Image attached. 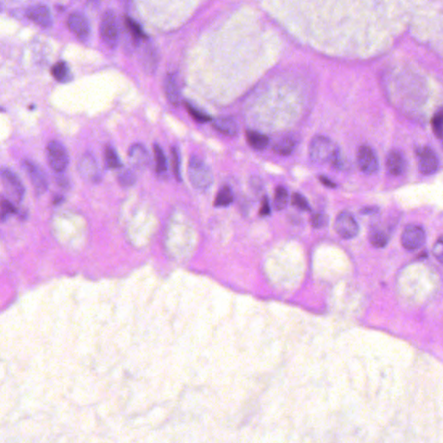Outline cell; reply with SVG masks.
Returning a JSON list of instances; mask_svg holds the SVG:
<instances>
[{
	"instance_id": "cell-17",
	"label": "cell",
	"mask_w": 443,
	"mask_h": 443,
	"mask_svg": "<svg viewBox=\"0 0 443 443\" xmlns=\"http://www.w3.org/2000/svg\"><path fill=\"white\" fill-rule=\"evenodd\" d=\"M214 128L228 136H236L239 132L237 123L231 118L222 117L213 121Z\"/></svg>"
},
{
	"instance_id": "cell-26",
	"label": "cell",
	"mask_w": 443,
	"mask_h": 443,
	"mask_svg": "<svg viewBox=\"0 0 443 443\" xmlns=\"http://www.w3.org/2000/svg\"><path fill=\"white\" fill-rule=\"evenodd\" d=\"M172 165H173V170H174V176L176 177L177 181L181 182V157H180V152L177 147L174 146L172 148Z\"/></svg>"
},
{
	"instance_id": "cell-35",
	"label": "cell",
	"mask_w": 443,
	"mask_h": 443,
	"mask_svg": "<svg viewBox=\"0 0 443 443\" xmlns=\"http://www.w3.org/2000/svg\"><path fill=\"white\" fill-rule=\"evenodd\" d=\"M259 213H260V216H262V217H266V216H269L270 214L269 202V199L266 197L263 198V200H262V206H261Z\"/></svg>"
},
{
	"instance_id": "cell-27",
	"label": "cell",
	"mask_w": 443,
	"mask_h": 443,
	"mask_svg": "<svg viewBox=\"0 0 443 443\" xmlns=\"http://www.w3.org/2000/svg\"><path fill=\"white\" fill-rule=\"evenodd\" d=\"M186 107L188 113H190V115L192 117V119L197 121V122L206 123V122H209V121H211V117L209 114L203 112L200 109L195 108L190 103H186Z\"/></svg>"
},
{
	"instance_id": "cell-29",
	"label": "cell",
	"mask_w": 443,
	"mask_h": 443,
	"mask_svg": "<svg viewBox=\"0 0 443 443\" xmlns=\"http://www.w3.org/2000/svg\"><path fill=\"white\" fill-rule=\"evenodd\" d=\"M0 206H1V213H0V219L2 221H4L9 215L11 214L16 213V208L13 205L12 201L6 198H2L0 201Z\"/></svg>"
},
{
	"instance_id": "cell-25",
	"label": "cell",
	"mask_w": 443,
	"mask_h": 443,
	"mask_svg": "<svg viewBox=\"0 0 443 443\" xmlns=\"http://www.w3.org/2000/svg\"><path fill=\"white\" fill-rule=\"evenodd\" d=\"M288 201V193L284 187L279 186L274 191V206L277 210H282L286 206Z\"/></svg>"
},
{
	"instance_id": "cell-2",
	"label": "cell",
	"mask_w": 443,
	"mask_h": 443,
	"mask_svg": "<svg viewBox=\"0 0 443 443\" xmlns=\"http://www.w3.org/2000/svg\"><path fill=\"white\" fill-rule=\"evenodd\" d=\"M190 181L195 189H209L213 183V175L209 165L197 156L190 158L188 165Z\"/></svg>"
},
{
	"instance_id": "cell-31",
	"label": "cell",
	"mask_w": 443,
	"mask_h": 443,
	"mask_svg": "<svg viewBox=\"0 0 443 443\" xmlns=\"http://www.w3.org/2000/svg\"><path fill=\"white\" fill-rule=\"evenodd\" d=\"M328 223V217L326 214L315 213L310 218V224L315 229H321Z\"/></svg>"
},
{
	"instance_id": "cell-6",
	"label": "cell",
	"mask_w": 443,
	"mask_h": 443,
	"mask_svg": "<svg viewBox=\"0 0 443 443\" xmlns=\"http://www.w3.org/2000/svg\"><path fill=\"white\" fill-rule=\"evenodd\" d=\"M100 31L103 42L110 48H114L119 41V27L116 16L113 12L108 11L104 13Z\"/></svg>"
},
{
	"instance_id": "cell-20",
	"label": "cell",
	"mask_w": 443,
	"mask_h": 443,
	"mask_svg": "<svg viewBox=\"0 0 443 443\" xmlns=\"http://www.w3.org/2000/svg\"><path fill=\"white\" fill-rule=\"evenodd\" d=\"M105 165L109 169H120L122 167V162L119 157L116 150L108 145L104 151Z\"/></svg>"
},
{
	"instance_id": "cell-11",
	"label": "cell",
	"mask_w": 443,
	"mask_h": 443,
	"mask_svg": "<svg viewBox=\"0 0 443 443\" xmlns=\"http://www.w3.org/2000/svg\"><path fill=\"white\" fill-rule=\"evenodd\" d=\"M78 170L81 177L87 181L98 183L101 180V172L95 158L90 153H85L78 163Z\"/></svg>"
},
{
	"instance_id": "cell-9",
	"label": "cell",
	"mask_w": 443,
	"mask_h": 443,
	"mask_svg": "<svg viewBox=\"0 0 443 443\" xmlns=\"http://www.w3.org/2000/svg\"><path fill=\"white\" fill-rule=\"evenodd\" d=\"M416 154L421 174L432 175L437 172L440 165L439 158L434 150L427 146H423L416 151Z\"/></svg>"
},
{
	"instance_id": "cell-7",
	"label": "cell",
	"mask_w": 443,
	"mask_h": 443,
	"mask_svg": "<svg viewBox=\"0 0 443 443\" xmlns=\"http://www.w3.org/2000/svg\"><path fill=\"white\" fill-rule=\"evenodd\" d=\"M426 235L421 226L408 225L403 230L401 242L405 250L413 251L420 249L425 243Z\"/></svg>"
},
{
	"instance_id": "cell-37",
	"label": "cell",
	"mask_w": 443,
	"mask_h": 443,
	"mask_svg": "<svg viewBox=\"0 0 443 443\" xmlns=\"http://www.w3.org/2000/svg\"><path fill=\"white\" fill-rule=\"evenodd\" d=\"M62 174L63 173H59V176L57 177V183H58V186L65 189V188L69 187V181H68L67 177Z\"/></svg>"
},
{
	"instance_id": "cell-22",
	"label": "cell",
	"mask_w": 443,
	"mask_h": 443,
	"mask_svg": "<svg viewBox=\"0 0 443 443\" xmlns=\"http://www.w3.org/2000/svg\"><path fill=\"white\" fill-rule=\"evenodd\" d=\"M232 202H233L232 190L229 186H223L219 190L214 204L217 207H225V206H230Z\"/></svg>"
},
{
	"instance_id": "cell-18",
	"label": "cell",
	"mask_w": 443,
	"mask_h": 443,
	"mask_svg": "<svg viewBox=\"0 0 443 443\" xmlns=\"http://www.w3.org/2000/svg\"><path fill=\"white\" fill-rule=\"evenodd\" d=\"M246 138L249 145L255 150H263L269 145V140L265 134L256 131H248Z\"/></svg>"
},
{
	"instance_id": "cell-10",
	"label": "cell",
	"mask_w": 443,
	"mask_h": 443,
	"mask_svg": "<svg viewBox=\"0 0 443 443\" xmlns=\"http://www.w3.org/2000/svg\"><path fill=\"white\" fill-rule=\"evenodd\" d=\"M357 161L359 169L367 175H372L379 171L378 158L369 145H362L359 147L357 153Z\"/></svg>"
},
{
	"instance_id": "cell-8",
	"label": "cell",
	"mask_w": 443,
	"mask_h": 443,
	"mask_svg": "<svg viewBox=\"0 0 443 443\" xmlns=\"http://www.w3.org/2000/svg\"><path fill=\"white\" fill-rule=\"evenodd\" d=\"M334 228L339 237L344 239H351L359 234V224L351 214L344 211L338 214L335 220Z\"/></svg>"
},
{
	"instance_id": "cell-15",
	"label": "cell",
	"mask_w": 443,
	"mask_h": 443,
	"mask_svg": "<svg viewBox=\"0 0 443 443\" xmlns=\"http://www.w3.org/2000/svg\"><path fill=\"white\" fill-rule=\"evenodd\" d=\"M386 167L391 175L400 176L407 168V162L402 153L394 150L390 152L387 156Z\"/></svg>"
},
{
	"instance_id": "cell-13",
	"label": "cell",
	"mask_w": 443,
	"mask_h": 443,
	"mask_svg": "<svg viewBox=\"0 0 443 443\" xmlns=\"http://www.w3.org/2000/svg\"><path fill=\"white\" fill-rule=\"evenodd\" d=\"M26 16L31 20L42 27H49L52 24V17L48 7L44 4H36L29 8Z\"/></svg>"
},
{
	"instance_id": "cell-30",
	"label": "cell",
	"mask_w": 443,
	"mask_h": 443,
	"mask_svg": "<svg viewBox=\"0 0 443 443\" xmlns=\"http://www.w3.org/2000/svg\"><path fill=\"white\" fill-rule=\"evenodd\" d=\"M443 111L440 109L437 113H435L432 119V127L435 136L438 139H442L443 136Z\"/></svg>"
},
{
	"instance_id": "cell-36",
	"label": "cell",
	"mask_w": 443,
	"mask_h": 443,
	"mask_svg": "<svg viewBox=\"0 0 443 443\" xmlns=\"http://www.w3.org/2000/svg\"><path fill=\"white\" fill-rule=\"evenodd\" d=\"M319 180L326 187H328V188H335L336 187V184H335L334 182L332 181L330 178L327 177V176L321 175L319 177Z\"/></svg>"
},
{
	"instance_id": "cell-3",
	"label": "cell",
	"mask_w": 443,
	"mask_h": 443,
	"mask_svg": "<svg viewBox=\"0 0 443 443\" xmlns=\"http://www.w3.org/2000/svg\"><path fill=\"white\" fill-rule=\"evenodd\" d=\"M48 165L57 174L63 173L69 163L68 151L59 141H50L46 148Z\"/></svg>"
},
{
	"instance_id": "cell-28",
	"label": "cell",
	"mask_w": 443,
	"mask_h": 443,
	"mask_svg": "<svg viewBox=\"0 0 443 443\" xmlns=\"http://www.w3.org/2000/svg\"><path fill=\"white\" fill-rule=\"evenodd\" d=\"M117 179H118V182H119V184L121 186L129 187V186H133L135 184L136 176H135L134 173L132 171H130V170H123V171H121L120 174H118Z\"/></svg>"
},
{
	"instance_id": "cell-32",
	"label": "cell",
	"mask_w": 443,
	"mask_h": 443,
	"mask_svg": "<svg viewBox=\"0 0 443 443\" xmlns=\"http://www.w3.org/2000/svg\"><path fill=\"white\" fill-rule=\"evenodd\" d=\"M292 204L299 210H305V211L311 210L308 202L301 194L294 193L292 197Z\"/></svg>"
},
{
	"instance_id": "cell-5",
	"label": "cell",
	"mask_w": 443,
	"mask_h": 443,
	"mask_svg": "<svg viewBox=\"0 0 443 443\" xmlns=\"http://www.w3.org/2000/svg\"><path fill=\"white\" fill-rule=\"evenodd\" d=\"M22 166L32 182V185L36 193L38 195L45 193L48 190V182L45 171L36 163L30 159L24 160Z\"/></svg>"
},
{
	"instance_id": "cell-19",
	"label": "cell",
	"mask_w": 443,
	"mask_h": 443,
	"mask_svg": "<svg viewBox=\"0 0 443 443\" xmlns=\"http://www.w3.org/2000/svg\"><path fill=\"white\" fill-rule=\"evenodd\" d=\"M296 146L295 139L291 136L282 138L281 141H278L274 146V151L280 155H289L293 153Z\"/></svg>"
},
{
	"instance_id": "cell-14",
	"label": "cell",
	"mask_w": 443,
	"mask_h": 443,
	"mask_svg": "<svg viewBox=\"0 0 443 443\" xmlns=\"http://www.w3.org/2000/svg\"><path fill=\"white\" fill-rule=\"evenodd\" d=\"M128 159L134 168L144 169L149 163V154L144 145L137 143L130 147Z\"/></svg>"
},
{
	"instance_id": "cell-33",
	"label": "cell",
	"mask_w": 443,
	"mask_h": 443,
	"mask_svg": "<svg viewBox=\"0 0 443 443\" xmlns=\"http://www.w3.org/2000/svg\"><path fill=\"white\" fill-rule=\"evenodd\" d=\"M126 24H127V26L129 29L130 32L132 33L133 36H135L136 38H143L145 36V33L141 28V25L138 24L136 21L133 20L130 17H127L126 19Z\"/></svg>"
},
{
	"instance_id": "cell-38",
	"label": "cell",
	"mask_w": 443,
	"mask_h": 443,
	"mask_svg": "<svg viewBox=\"0 0 443 443\" xmlns=\"http://www.w3.org/2000/svg\"><path fill=\"white\" fill-rule=\"evenodd\" d=\"M378 211H379V209L377 207L371 206V207L363 208L362 210H360L359 211V213L363 214V215H371V214L376 213Z\"/></svg>"
},
{
	"instance_id": "cell-34",
	"label": "cell",
	"mask_w": 443,
	"mask_h": 443,
	"mask_svg": "<svg viewBox=\"0 0 443 443\" xmlns=\"http://www.w3.org/2000/svg\"><path fill=\"white\" fill-rule=\"evenodd\" d=\"M433 253H434V255H435V257L438 259V261H439L440 262H443V238L440 237L439 239H438V241L435 243V246H434V249H433Z\"/></svg>"
},
{
	"instance_id": "cell-12",
	"label": "cell",
	"mask_w": 443,
	"mask_h": 443,
	"mask_svg": "<svg viewBox=\"0 0 443 443\" xmlns=\"http://www.w3.org/2000/svg\"><path fill=\"white\" fill-rule=\"evenodd\" d=\"M68 26L69 30L76 36L84 41L89 38L90 35V25L87 17L79 12H74L68 19Z\"/></svg>"
},
{
	"instance_id": "cell-1",
	"label": "cell",
	"mask_w": 443,
	"mask_h": 443,
	"mask_svg": "<svg viewBox=\"0 0 443 443\" xmlns=\"http://www.w3.org/2000/svg\"><path fill=\"white\" fill-rule=\"evenodd\" d=\"M310 158L318 164L330 163L334 168H341L343 165L340 151L329 138L318 135L311 141L309 145Z\"/></svg>"
},
{
	"instance_id": "cell-4",
	"label": "cell",
	"mask_w": 443,
	"mask_h": 443,
	"mask_svg": "<svg viewBox=\"0 0 443 443\" xmlns=\"http://www.w3.org/2000/svg\"><path fill=\"white\" fill-rule=\"evenodd\" d=\"M0 179L3 183L4 190L9 197L16 203L23 201L25 195V189L20 178L12 170L6 167L0 168Z\"/></svg>"
},
{
	"instance_id": "cell-16",
	"label": "cell",
	"mask_w": 443,
	"mask_h": 443,
	"mask_svg": "<svg viewBox=\"0 0 443 443\" xmlns=\"http://www.w3.org/2000/svg\"><path fill=\"white\" fill-rule=\"evenodd\" d=\"M165 95L172 105L177 107L181 102V93L177 77L174 74H168L164 83Z\"/></svg>"
},
{
	"instance_id": "cell-39",
	"label": "cell",
	"mask_w": 443,
	"mask_h": 443,
	"mask_svg": "<svg viewBox=\"0 0 443 443\" xmlns=\"http://www.w3.org/2000/svg\"><path fill=\"white\" fill-rule=\"evenodd\" d=\"M63 202V196H60V195H57V196H56L55 198H54V201H53V203H54V205H55V206H56V205L58 206V205L62 204Z\"/></svg>"
},
{
	"instance_id": "cell-23",
	"label": "cell",
	"mask_w": 443,
	"mask_h": 443,
	"mask_svg": "<svg viewBox=\"0 0 443 443\" xmlns=\"http://www.w3.org/2000/svg\"><path fill=\"white\" fill-rule=\"evenodd\" d=\"M369 239H370L371 245L375 248H379V249L385 247L389 242V237H388L387 234L379 229L371 230L370 236H369Z\"/></svg>"
},
{
	"instance_id": "cell-21",
	"label": "cell",
	"mask_w": 443,
	"mask_h": 443,
	"mask_svg": "<svg viewBox=\"0 0 443 443\" xmlns=\"http://www.w3.org/2000/svg\"><path fill=\"white\" fill-rule=\"evenodd\" d=\"M51 74H52L54 78L57 81L61 82L69 81V69L68 64L65 62H58L57 64L53 66L51 69Z\"/></svg>"
},
{
	"instance_id": "cell-24",
	"label": "cell",
	"mask_w": 443,
	"mask_h": 443,
	"mask_svg": "<svg viewBox=\"0 0 443 443\" xmlns=\"http://www.w3.org/2000/svg\"><path fill=\"white\" fill-rule=\"evenodd\" d=\"M153 153H154L155 161H156V171L158 174L165 173L167 169V160H166L165 153L160 147V145H158V144L153 145Z\"/></svg>"
}]
</instances>
